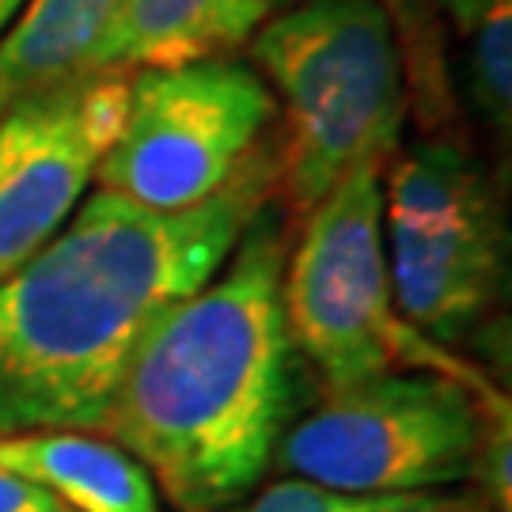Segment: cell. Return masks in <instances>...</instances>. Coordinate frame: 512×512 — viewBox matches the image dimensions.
I'll use <instances>...</instances> for the list:
<instances>
[{
	"mask_svg": "<svg viewBox=\"0 0 512 512\" xmlns=\"http://www.w3.org/2000/svg\"><path fill=\"white\" fill-rule=\"evenodd\" d=\"M289 228L258 209L232 255L133 353L103 433L179 512L232 509L270 471L293 425L300 353L285 323Z\"/></svg>",
	"mask_w": 512,
	"mask_h": 512,
	"instance_id": "cell-2",
	"label": "cell"
},
{
	"mask_svg": "<svg viewBox=\"0 0 512 512\" xmlns=\"http://www.w3.org/2000/svg\"><path fill=\"white\" fill-rule=\"evenodd\" d=\"M463 380L429 368H395L342 391H323L293 421L274 463L342 494H437L475 478L486 406Z\"/></svg>",
	"mask_w": 512,
	"mask_h": 512,
	"instance_id": "cell-6",
	"label": "cell"
},
{
	"mask_svg": "<svg viewBox=\"0 0 512 512\" xmlns=\"http://www.w3.org/2000/svg\"><path fill=\"white\" fill-rule=\"evenodd\" d=\"M129 73H76L0 114V281L69 224L114 145Z\"/></svg>",
	"mask_w": 512,
	"mask_h": 512,
	"instance_id": "cell-8",
	"label": "cell"
},
{
	"mask_svg": "<svg viewBox=\"0 0 512 512\" xmlns=\"http://www.w3.org/2000/svg\"><path fill=\"white\" fill-rule=\"evenodd\" d=\"M380 167H357L304 213L285 258V323L323 391H342L395 368H429L482 395L497 387L448 346L429 342L395 308L384 251Z\"/></svg>",
	"mask_w": 512,
	"mask_h": 512,
	"instance_id": "cell-4",
	"label": "cell"
},
{
	"mask_svg": "<svg viewBox=\"0 0 512 512\" xmlns=\"http://www.w3.org/2000/svg\"><path fill=\"white\" fill-rule=\"evenodd\" d=\"M471 42L467 54V95L475 110L497 129L509 133L512 114V0H497L463 31Z\"/></svg>",
	"mask_w": 512,
	"mask_h": 512,
	"instance_id": "cell-12",
	"label": "cell"
},
{
	"mask_svg": "<svg viewBox=\"0 0 512 512\" xmlns=\"http://www.w3.org/2000/svg\"><path fill=\"white\" fill-rule=\"evenodd\" d=\"M289 4H296V0H270V8H289Z\"/></svg>",
	"mask_w": 512,
	"mask_h": 512,
	"instance_id": "cell-19",
	"label": "cell"
},
{
	"mask_svg": "<svg viewBox=\"0 0 512 512\" xmlns=\"http://www.w3.org/2000/svg\"><path fill=\"white\" fill-rule=\"evenodd\" d=\"M410 512H494V509H490L478 494H467V497L433 494L425 505H418V509H410Z\"/></svg>",
	"mask_w": 512,
	"mask_h": 512,
	"instance_id": "cell-15",
	"label": "cell"
},
{
	"mask_svg": "<svg viewBox=\"0 0 512 512\" xmlns=\"http://www.w3.org/2000/svg\"><path fill=\"white\" fill-rule=\"evenodd\" d=\"M8 103H12V95H8V88L0 84V114H4V107H8Z\"/></svg>",
	"mask_w": 512,
	"mask_h": 512,
	"instance_id": "cell-18",
	"label": "cell"
},
{
	"mask_svg": "<svg viewBox=\"0 0 512 512\" xmlns=\"http://www.w3.org/2000/svg\"><path fill=\"white\" fill-rule=\"evenodd\" d=\"M429 497L433 494H342L308 478H285L255 501H239L220 512H410Z\"/></svg>",
	"mask_w": 512,
	"mask_h": 512,
	"instance_id": "cell-13",
	"label": "cell"
},
{
	"mask_svg": "<svg viewBox=\"0 0 512 512\" xmlns=\"http://www.w3.org/2000/svg\"><path fill=\"white\" fill-rule=\"evenodd\" d=\"M380 186L395 308L429 342L463 346L509 285V228L494 186L452 141L399 148Z\"/></svg>",
	"mask_w": 512,
	"mask_h": 512,
	"instance_id": "cell-5",
	"label": "cell"
},
{
	"mask_svg": "<svg viewBox=\"0 0 512 512\" xmlns=\"http://www.w3.org/2000/svg\"><path fill=\"white\" fill-rule=\"evenodd\" d=\"M251 57L285 107L277 190L293 213L403 148L406 65L384 0H296L258 27Z\"/></svg>",
	"mask_w": 512,
	"mask_h": 512,
	"instance_id": "cell-3",
	"label": "cell"
},
{
	"mask_svg": "<svg viewBox=\"0 0 512 512\" xmlns=\"http://www.w3.org/2000/svg\"><path fill=\"white\" fill-rule=\"evenodd\" d=\"M274 114L270 84L239 57L129 73L126 118L95 186L156 213L194 209L255 160Z\"/></svg>",
	"mask_w": 512,
	"mask_h": 512,
	"instance_id": "cell-7",
	"label": "cell"
},
{
	"mask_svg": "<svg viewBox=\"0 0 512 512\" xmlns=\"http://www.w3.org/2000/svg\"><path fill=\"white\" fill-rule=\"evenodd\" d=\"M277 156L255 152L217 198L156 213L95 190L0 281V437L103 433L133 353L232 255L274 202Z\"/></svg>",
	"mask_w": 512,
	"mask_h": 512,
	"instance_id": "cell-1",
	"label": "cell"
},
{
	"mask_svg": "<svg viewBox=\"0 0 512 512\" xmlns=\"http://www.w3.org/2000/svg\"><path fill=\"white\" fill-rule=\"evenodd\" d=\"M19 8H23V0H0V35H4L8 23L19 16Z\"/></svg>",
	"mask_w": 512,
	"mask_h": 512,
	"instance_id": "cell-17",
	"label": "cell"
},
{
	"mask_svg": "<svg viewBox=\"0 0 512 512\" xmlns=\"http://www.w3.org/2000/svg\"><path fill=\"white\" fill-rule=\"evenodd\" d=\"M122 0H23L0 35V84L16 99L84 73Z\"/></svg>",
	"mask_w": 512,
	"mask_h": 512,
	"instance_id": "cell-11",
	"label": "cell"
},
{
	"mask_svg": "<svg viewBox=\"0 0 512 512\" xmlns=\"http://www.w3.org/2000/svg\"><path fill=\"white\" fill-rule=\"evenodd\" d=\"M270 0H122L84 73L179 69L247 46Z\"/></svg>",
	"mask_w": 512,
	"mask_h": 512,
	"instance_id": "cell-9",
	"label": "cell"
},
{
	"mask_svg": "<svg viewBox=\"0 0 512 512\" xmlns=\"http://www.w3.org/2000/svg\"><path fill=\"white\" fill-rule=\"evenodd\" d=\"M0 463L73 512H160L152 475L99 433H4Z\"/></svg>",
	"mask_w": 512,
	"mask_h": 512,
	"instance_id": "cell-10",
	"label": "cell"
},
{
	"mask_svg": "<svg viewBox=\"0 0 512 512\" xmlns=\"http://www.w3.org/2000/svg\"><path fill=\"white\" fill-rule=\"evenodd\" d=\"M437 4L444 8V12H448V16L456 19L459 31H467V27H471V23H475V19L482 16L486 8H494L497 0H437Z\"/></svg>",
	"mask_w": 512,
	"mask_h": 512,
	"instance_id": "cell-16",
	"label": "cell"
},
{
	"mask_svg": "<svg viewBox=\"0 0 512 512\" xmlns=\"http://www.w3.org/2000/svg\"><path fill=\"white\" fill-rule=\"evenodd\" d=\"M0 512H73L65 509L54 494H46L31 478L16 475L0 463Z\"/></svg>",
	"mask_w": 512,
	"mask_h": 512,
	"instance_id": "cell-14",
	"label": "cell"
}]
</instances>
